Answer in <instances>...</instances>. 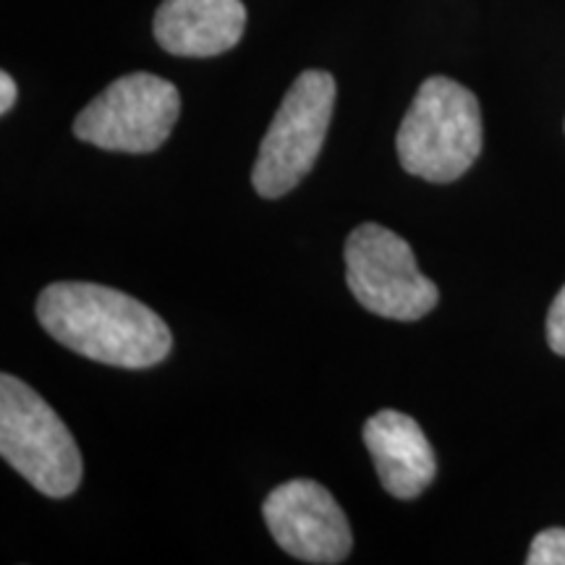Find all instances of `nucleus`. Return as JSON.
Returning <instances> with one entry per match:
<instances>
[{
	"instance_id": "39448f33",
	"label": "nucleus",
	"mask_w": 565,
	"mask_h": 565,
	"mask_svg": "<svg viewBox=\"0 0 565 565\" xmlns=\"http://www.w3.org/2000/svg\"><path fill=\"white\" fill-rule=\"evenodd\" d=\"M345 282L366 312L395 322H416L437 307L440 291L416 267L398 233L364 223L345 242Z\"/></svg>"
},
{
	"instance_id": "423d86ee",
	"label": "nucleus",
	"mask_w": 565,
	"mask_h": 565,
	"mask_svg": "<svg viewBox=\"0 0 565 565\" xmlns=\"http://www.w3.org/2000/svg\"><path fill=\"white\" fill-rule=\"evenodd\" d=\"M181 95L162 76L137 71L108 84L74 121V137L108 152L147 154L171 137Z\"/></svg>"
},
{
	"instance_id": "f8f14e48",
	"label": "nucleus",
	"mask_w": 565,
	"mask_h": 565,
	"mask_svg": "<svg viewBox=\"0 0 565 565\" xmlns=\"http://www.w3.org/2000/svg\"><path fill=\"white\" fill-rule=\"evenodd\" d=\"M17 103V82L11 79V74H0V113H9Z\"/></svg>"
},
{
	"instance_id": "6e6552de",
	"label": "nucleus",
	"mask_w": 565,
	"mask_h": 565,
	"mask_svg": "<svg viewBox=\"0 0 565 565\" xmlns=\"http://www.w3.org/2000/svg\"><path fill=\"white\" fill-rule=\"evenodd\" d=\"M242 0H162L154 13V40L181 58H212L228 53L244 38Z\"/></svg>"
},
{
	"instance_id": "9b49d317",
	"label": "nucleus",
	"mask_w": 565,
	"mask_h": 565,
	"mask_svg": "<svg viewBox=\"0 0 565 565\" xmlns=\"http://www.w3.org/2000/svg\"><path fill=\"white\" fill-rule=\"evenodd\" d=\"M547 343L557 356H565V286L555 296L547 315Z\"/></svg>"
},
{
	"instance_id": "1a4fd4ad",
	"label": "nucleus",
	"mask_w": 565,
	"mask_h": 565,
	"mask_svg": "<svg viewBox=\"0 0 565 565\" xmlns=\"http://www.w3.org/2000/svg\"><path fill=\"white\" fill-rule=\"evenodd\" d=\"M364 445L385 492L398 500H414L435 482V454L424 429L408 414L383 408L366 419Z\"/></svg>"
},
{
	"instance_id": "f03ea898",
	"label": "nucleus",
	"mask_w": 565,
	"mask_h": 565,
	"mask_svg": "<svg viewBox=\"0 0 565 565\" xmlns=\"http://www.w3.org/2000/svg\"><path fill=\"white\" fill-rule=\"evenodd\" d=\"M395 150L406 173L450 183L482 152V113L475 92L448 76H429L406 110Z\"/></svg>"
},
{
	"instance_id": "7ed1b4c3",
	"label": "nucleus",
	"mask_w": 565,
	"mask_h": 565,
	"mask_svg": "<svg viewBox=\"0 0 565 565\" xmlns=\"http://www.w3.org/2000/svg\"><path fill=\"white\" fill-rule=\"evenodd\" d=\"M0 456L47 498H68L82 484V454L68 427L11 374L0 377Z\"/></svg>"
},
{
	"instance_id": "f257e3e1",
	"label": "nucleus",
	"mask_w": 565,
	"mask_h": 565,
	"mask_svg": "<svg viewBox=\"0 0 565 565\" xmlns=\"http://www.w3.org/2000/svg\"><path fill=\"white\" fill-rule=\"evenodd\" d=\"M38 320L66 349L121 370H147L166 362L173 349L162 317L100 282H53L40 294Z\"/></svg>"
},
{
	"instance_id": "20e7f679",
	"label": "nucleus",
	"mask_w": 565,
	"mask_h": 565,
	"mask_svg": "<svg viewBox=\"0 0 565 565\" xmlns=\"http://www.w3.org/2000/svg\"><path fill=\"white\" fill-rule=\"evenodd\" d=\"M335 108V79L328 71L309 68L299 74L282 97L267 129L252 183L259 196L278 200L294 192L320 158Z\"/></svg>"
},
{
	"instance_id": "0eeeda50",
	"label": "nucleus",
	"mask_w": 565,
	"mask_h": 565,
	"mask_svg": "<svg viewBox=\"0 0 565 565\" xmlns=\"http://www.w3.org/2000/svg\"><path fill=\"white\" fill-rule=\"evenodd\" d=\"M265 524L280 550L303 563L333 565L351 553V526L328 487L291 479L275 487L263 505Z\"/></svg>"
},
{
	"instance_id": "9d476101",
	"label": "nucleus",
	"mask_w": 565,
	"mask_h": 565,
	"mask_svg": "<svg viewBox=\"0 0 565 565\" xmlns=\"http://www.w3.org/2000/svg\"><path fill=\"white\" fill-rule=\"evenodd\" d=\"M529 565H565V529H545L534 536L526 555Z\"/></svg>"
}]
</instances>
